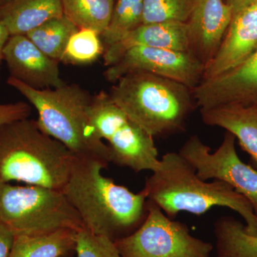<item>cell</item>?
Here are the masks:
<instances>
[{
	"mask_svg": "<svg viewBox=\"0 0 257 257\" xmlns=\"http://www.w3.org/2000/svg\"><path fill=\"white\" fill-rule=\"evenodd\" d=\"M256 50L257 2L254 0L233 15L216 55L204 66L202 81L237 67Z\"/></svg>",
	"mask_w": 257,
	"mask_h": 257,
	"instance_id": "4fadbf2b",
	"label": "cell"
},
{
	"mask_svg": "<svg viewBox=\"0 0 257 257\" xmlns=\"http://www.w3.org/2000/svg\"><path fill=\"white\" fill-rule=\"evenodd\" d=\"M111 100L152 138L184 132L197 107L192 89L146 72L125 74L109 93Z\"/></svg>",
	"mask_w": 257,
	"mask_h": 257,
	"instance_id": "5b68a950",
	"label": "cell"
},
{
	"mask_svg": "<svg viewBox=\"0 0 257 257\" xmlns=\"http://www.w3.org/2000/svg\"><path fill=\"white\" fill-rule=\"evenodd\" d=\"M75 255L76 257H122L114 241L84 229L77 232Z\"/></svg>",
	"mask_w": 257,
	"mask_h": 257,
	"instance_id": "d4e9b609",
	"label": "cell"
},
{
	"mask_svg": "<svg viewBox=\"0 0 257 257\" xmlns=\"http://www.w3.org/2000/svg\"><path fill=\"white\" fill-rule=\"evenodd\" d=\"M204 65L189 51L134 47L104 71L108 82L115 83L130 72H146L182 83L191 89L202 81Z\"/></svg>",
	"mask_w": 257,
	"mask_h": 257,
	"instance_id": "30bf717a",
	"label": "cell"
},
{
	"mask_svg": "<svg viewBox=\"0 0 257 257\" xmlns=\"http://www.w3.org/2000/svg\"><path fill=\"white\" fill-rule=\"evenodd\" d=\"M8 84L23 94L38 112L42 132L63 144L78 158L111 162L109 147L99 136L89 116L92 96L77 84L35 89L10 77Z\"/></svg>",
	"mask_w": 257,
	"mask_h": 257,
	"instance_id": "3957f363",
	"label": "cell"
},
{
	"mask_svg": "<svg viewBox=\"0 0 257 257\" xmlns=\"http://www.w3.org/2000/svg\"><path fill=\"white\" fill-rule=\"evenodd\" d=\"M192 93L200 109L230 104L257 108V50L234 69L202 81Z\"/></svg>",
	"mask_w": 257,
	"mask_h": 257,
	"instance_id": "8fae6325",
	"label": "cell"
},
{
	"mask_svg": "<svg viewBox=\"0 0 257 257\" xmlns=\"http://www.w3.org/2000/svg\"><path fill=\"white\" fill-rule=\"evenodd\" d=\"M77 231L60 229L47 234L15 236L10 257H62L75 253Z\"/></svg>",
	"mask_w": 257,
	"mask_h": 257,
	"instance_id": "ac0fdd59",
	"label": "cell"
},
{
	"mask_svg": "<svg viewBox=\"0 0 257 257\" xmlns=\"http://www.w3.org/2000/svg\"><path fill=\"white\" fill-rule=\"evenodd\" d=\"M254 0H227L226 3L229 5L232 10L233 15L237 13L243 8H246L248 5L251 4Z\"/></svg>",
	"mask_w": 257,
	"mask_h": 257,
	"instance_id": "f1b7e54d",
	"label": "cell"
},
{
	"mask_svg": "<svg viewBox=\"0 0 257 257\" xmlns=\"http://www.w3.org/2000/svg\"><path fill=\"white\" fill-rule=\"evenodd\" d=\"M256 1L257 2V0H256Z\"/></svg>",
	"mask_w": 257,
	"mask_h": 257,
	"instance_id": "1f68e13d",
	"label": "cell"
},
{
	"mask_svg": "<svg viewBox=\"0 0 257 257\" xmlns=\"http://www.w3.org/2000/svg\"><path fill=\"white\" fill-rule=\"evenodd\" d=\"M216 257H257V234L232 216H221L214 224Z\"/></svg>",
	"mask_w": 257,
	"mask_h": 257,
	"instance_id": "d6986e66",
	"label": "cell"
},
{
	"mask_svg": "<svg viewBox=\"0 0 257 257\" xmlns=\"http://www.w3.org/2000/svg\"><path fill=\"white\" fill-rule=\"evenodd\" d=\"M138 47L189 51L187 23L169 22L143 24L126 34L119 41L106 47L103 55L104 65L109 67L126 51Z\"/></svg>",
	"mask_w": 257,
	"mask_h": 257,
	"instance_id": "9a60e30c",
	"label": "cell"
},
{
	"mask_svg": "<svg viewBox=\"0 0 257 257\" xmlns=\"http://www.w3.org/2000/svg\"><path fill=\"white\" fill-rule=\"evenodd\" d=\"M235 141L234 135L226 132L220 146L211 152L210 147L197 135H193L179 153L202 180L224 182L246 198L257 216V170L241 160Z\"/></svg>",
	"mask_w": 257,
	"mask_h": 257,
	"instance_id": "9c48e42d",
	"label": "cell"
},
{
	"mask_svg": "<svg viewBox=\"0 0 257 257\" xmlns=\"http://www.w3.org/2000/svg\"><path fill=\"white\" fill-rule=\"evenodd\" d=\"M15 238L14 233L0 222V257H10Z\"/></svg>",
	"mask_w": 257,
	"mask_h": 257,
	"instance_id": "4316f807",
	"label": "cell"
},
{
	"mask_svg": "<svg viewBox=\"0 0 257 257\" xmlns=\"http://www.w3.org/2000/svg\"><path fill=\"white\" fill-rule=\"evenodd\" d=\"M144 0H117L109 26L101 35L104 48L143 24Z\"/></svg>",
	"mask_w": 257,
	"mask_h": 257,
	"instance_id": "7402d4cb",
	"label": "cell"
},
{
	"mask_svg": "<svg viewBox=\"0 0 257 257\" xmlns=\"http://www.w3.org/2000/svg\"><path fill=\"white\" fill-rule=\"evenodd\" d=\"M122 257H211L214 246L193 236L147 199V214L133 234L114 241Z\"/></svg>",
	"mask_w": 257,
	"mask_h": 257,
	"instance_id": "ba28073f",
	"label": "cell"
},
{
	"mask_svg": "<svg viewBox=\"0 0 257 257\" xmlns=\"http://www.w3.org/2000/svg\"><path fill=\"white\" fill-rule=\"evenodd\" d=\"M74 156L63 144L24 119L0 125V181L62 192Z\"/></svg>",
	"mask_w": 257,
	"mask_h": 257,
	"instance_id": "277c9868",
	"label": "cell"
},
{
	"mask_svg": "<svg viewBox=\"0 0 257 257\" xmlns=\"http://www.w3.org/2000/svg\"><path fill=\"white\" fill-rule=\"evenodd\" d=\"M232 17L224 0H196L187 23L189 52L204 66L216 55Z\"/></svg>",
	"mask_w": 257,
	"mask_h": 257,
	"instance_id": "5bb4252c",
	"label": "cell"
},
{
	"mask_svg": "<svg viewBox=\"0 0 257 257\" xmlns=\"http://www.w3.org/2000/svg\"><path fill=\"white\" fill-rule=\"evenodd\" d=\"M196 0H144L143 24L187 23Z\"/></svg>",
	"mask_w": 257,
	"mask_h": 257,
	"instance_id": "cb8c5ba5",
	"label": "cell"
},
{
	"mask_svg": "<svg viewBox=\"0 0 257 257\" xmlns=\"http://www.w3.org/2000/svg\"><path fill=\"white\" fill-rule=\"evenodd\" d=\"M203 122L232 134L257 170V108L237 104L200 109Z\"/></svg>",
	"mask_w": 257,
	"mask_h": 257,
	"instance_id": "2e32d148",
	"label": "cell"
},
{
	"mask_svg": "<svg viewBox=\"0 0 257 257\" xmlns=\"http://www.w3.org/2000/svg\"><path fill=\"white\" fill-rule=\"evenodd\" d=\"M10 77L38 89L62 87L59 63L45 55L26 35H11L4 49Z\"/></svg>",
	"mask_w": 257,
	"mask_h": 257,
	"instance_id": "7c38bea8",
	"label": "cell"
},
{
	"mask_svg": "<svg viewBox=\"0 0 257 257\" xmlns=\"http://www.w3.org/2000/svg\"><path fill=\"white\" fill-rule=\"evenodd\" d=\"M107 167L98 160L74 157L62 192L79 214L83 229L115 241L143 224L147 197L144 189L134 193L101 175Z\"/></svg>",
	"mask_w": 257,
	"mask_h": 257,
	"instance_id": "6da1fadb",
	"label": "cell"
},
{
	"mask_svg": "<svg viewBox=\"0 0 257 257\" xmlns=\"http://www.w3.org/2000/svg\"><path fill=\"white\" fill-rule=\"evenodd\" d=\"M63 16L61 0H10L0 5V23L11 35H26L54 18Z\"/></svg>",
	"mask_w": 257,
	"mask_h": 257,
	"instance_id": "e0dca14e",
	"label": "cell"
},
{
	"mask_svg": "<svg viewBox=\"0 0 257 257\" xmlns=\"http://www.w3.org/2000/svg\"><path fill=\"white\" fill-rule=\"evenodd\" d=\"M62 257H76L75 253H71V254L66 255V256H62Z\"/></svg>",
	"mask_w": 257,
	"mask_h": 257,
	"instance_id": "f546056e",
	"label": "cell"
},
{
	"mask_svg": "<svg viewBox=\"0 0 257 257\" xmlns=\"http://www.w3.org/2000/svg\"><path fill=\"white\" fill-rule=\"evenodd\" d=\"M0 222L15 236L83 229L77 211L60 191L0 181Z\"/></svg>",
	"mask_w": 257,
	"mask_h": 257,
	"instance_id": "8992f818",
	"label": "cell"
},
{
	"mask_svg": "<svg viewBox=\"0 0 257 257\" xmlns=\"http://www.w3.org/2000/svg\"><path fill=\"white\" fill-rule=\"evenodd\" d=\"M10 37V35L8 29L0 23V72H1L2 65L4 62L5 47ZM0 79H1V74H0Z\"/></svg>",
	"mask_w": 257,
	"mask_h": 257,
	"instance_id": "83f0119b",
	"label": "cell"
},
{
	"mask_svg": "<svg viewBox=\"0 0 257 257\" xmlns=\"http://www.w3.org/2000/svg\"><path fill=\"white\" fill-rule=\"evenodd\" d=\"M31 106L24 101L0 102V125L27 119L31 114Z\"/></svg>",
	"mask_w": 257,
	"mask_h": 257,
	"instance_id": "484cf974",
	"label": "cell"
},
{
	"mask_svg": "<svg viewBox=\"0 0 257 257\" xmlns=\"http://www.w3.org/2000/svg\"><path fill=\"white\" fill-rule=\"evenodd\" d=\"M89 116L98 136L109 143L111 162L139 173L158 170L160 160L154 138L101 91L92 96Z\"/></svg>",
	"mask_w": 257,
	"mask_h": 257,
	"instance_id": "52a82bcc",
	"label": "cell"
},
{
	"mask_svg": "<svg viewBox=\"0 0 257 257\" xmlns=\"http://www.w3.org/2000/svg\"><path fill=\"white\" fill-rule=\"evenodd\" d=\"M104 50L101 35L98 32L81 29L69 39L62 62L75 65L90 64L104 55Z\"/></svg>",
	"mask_w": 257,
	"mask_h": 257,
	"instance_id": "603a6c76",
	"label": "cell"
},
{
	"mask_svg": "<svg viewBox=\"0 0 257 257\" xmlns=\"http://www.w3.org/2000/svg\"><path fill=\"white\" fill-rule=\"evenodd\" d=\"M63 15L79 30L101 35L110 23L114 0H61Z\"/></svg>",
	"mask_w": 257,
	"mask_h": 257,
	"instance_id": "ffe728a7",
	"label": "cell"
},
{
	"mask_svg": "<svg viewBox=\"0 0 257 257\" xmlns=\"http://www.w3.org/2000/svg\"><path fill=\"white\" fill-rule=\"evenodd\" d=\"M8 1H10V0H0V5L5 4V3Z\"/></svg>",
	"mask_w": 257,
	"mask_h": 257,
	"instance_id": "4dcf8cb0",
	"label": "cell"
},
{
	"mask_svg": "<svg viewBox=\"0 0 257 257\" xmlns=\"http://www.w3.org/2000/svg\"><path fill=\"white\" fill-rule=\"evenodd\" d=\"M78 30L63 15L42 24L28 32L26 36L43 53L52 60L61 62L69 39Z\"/></svg>",
	"mask_w": 257,
	"mask_h": 257,
	"instance_id": "44dd1931",
	"label": "cell"
},
{
	"mask_svg": "<svg viewBox=\"0 0 257 257\" xmlns=\"http://www.w3.org/2000/svg\"><path fill=\"white\" fill-rule=\"evenodd\" d=\"M143 189L147 199L170 219L180 212L202 215L211 208L226 207L243 218L248 234H257V216L247 199L224 182L199 178L179 152L162 156L160 167L147 179Z\"/></svg>",
	"mask_w": 257,
	"mask_h": 257,
	"instance_id": "7a4b0ae2",
	"label": "cell"
}]
</instances>
